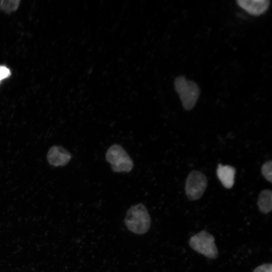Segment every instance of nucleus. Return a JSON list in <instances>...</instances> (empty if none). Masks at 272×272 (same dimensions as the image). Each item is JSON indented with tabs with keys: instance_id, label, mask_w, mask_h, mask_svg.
Wrapping results in <instances>:
<instances>
[{
	"instance_id": "obj_2",
	"label": "nucleus",
	"mask_w": 272,
	"mask_h": 272,
	"mask_svg": "<svg viewBox=\"0 0 272 272\" xmlns=\"http://www.w3.org/2000/svg\"><path fill=\"white\" fill-rule=\"evenodd\" d=\"M105 159L115 172H129L133 167V162L126 151L118 144L110 146L105 154Z\"/></svg>"
},
{
	"instance_id": "obj_11",
	"label": "nucleus",
	"mask_w": 272,
	"mask_h": 272,
	"mask_svg": "<svg viewBox=\"0 0 272 272\" xmlns=\"http://www.w3.org/2000/svg\"><path fill=\"white\" fill-rule=\"evenodd\" d=\"M19 2V1H2L0 7L1 9L6 12L14 11L18 8Z\"/></svg>"
},
{
	"instance_id": "obj_12",
	"label": "nucleus",
	"mask_w": 272,
	"mask_h": 272,
	"mask_svg": "<svg viewBox=\"0 0 272 272\" xmlns=\"http://www.w3.org/2000/svg\"><path fill=\"white\" fill-rule=\"evenodd\" d=\"M252 272H272V264L266 263L257 266Z\"/></svg>"
},
{
	"instance_id": "obj_13",
	"label": "nucleus",
	"mask_w": 272,
	"mask_h": 272,
	"mask_svg": "<svg viewBox=\"0 0 272 272\" xmlns=\"http://www.w3.org/2000/svg\"><path fill=\"white\" fill-rule=\"evenodd\" d=\"M11 75V71L5 66H0V82L9 77Z\"/></svg>"
},
{
	"instance_id": "obj_8",
	"label": "nucleus",
	"mask_w": 272,
	"mask_h": 272,
	"mask_svg": "<svg viewBox=\"0 0 272 272\" xmlns=\"http://www.w3.org/2000/svg\"><path fill=\"white\" fill-rule=\"evenodd\" d=\"M216 172L218 178L225 188L230 189L233 187L236 174L234 167L219 164Z\"/></svg>"
},
{
	"instance_id": "obj_7",
	"label": "nucleus",
	"mask_w": 272,
	"mask_h": 272,
	"mask_svg": "<svg viewBox=\"0 0 272 272\" xmlns=\"http://www.w3.org/2000/svg\"><path fill=\"white\" fill-rule=\"evenodd\" d=\"M238 5L250 15L259 16L268 9L269 1L267 0H238Z\"/></svg>"
},
{
	"instance_id": "obj_5",
	"label": "nucleus",
	"mask_w": 272,
	"mask_h": 272,
	"mask_svg": "<svg viewBox=\"0 0 272 272\" xmlns=\"http://www.w3.org/2000/svg\"><path fill=\"white\" fill-rule=\"evenodd\" d=\"M208 180L205 175L199 171H191L186 178L185 190L190 200L199 199L204 193L207 186Z\"/></svg>"
},
{
	"instance_id": "obj_10",
	"label": "nucleus",
	"mask_w": 272,
	"mask_h": 272,
	"mask_svg": "<svg viewBox=\"0 0 272 272\" xmlns=\"http://www.w3.org/2000/svg\"><path fill=\"white\" fill-rule=\"evenodd\" d=\"M272 161L271 160L265 162L262 166L261 171L265 179L271 182L272 181Z\"/></svg>"
},
{
	"instance_id": "obj_9",
	"label": "nucleus",
	"mask_w": 272,
	"mask_h": 272,
	"mask_svg": "<svg viewBox=\"0 0 272 272\" xmlns=\"http://www.w3.org/2000/svg\"><path fill=\"white\" fill-rule=\"evenodd\" d=\"M257 205L259 211L263 214H267L272 210V191L270 189H264L259 193Z\"/></svg>"
},
{
	"instance_id": "obj_3",
	"label": "nucleus",
	"mask_w": 272,
	"mask_h": 272,
	"mask_svg": "<svg viewBox=\"0 0 272 272\" xmlns=\"http://www.w3.org/2000/svg\"><path fill=\"white\" fill-rule=\"evenodd\" d=\"M174 86L184 109L188 111L191 110L199 95L200 91L197 84L187 80L184 76H179L175 79Z\"/></svg>"
},
{
	"instance_id": "obj_6",
	"label": "nucleus",
	"mask_w": 272,
	"mask_h": 272,
	"mask_svg": "<svg viewBox=\"0 0 272 272\" xmlns=\"http://www.w3.org/2000/svg\"><path fill=\"white\" fill-rule=\"evenodd\" d=\"M72 155L70 153L59 146H53L49 150L47 159L49 163L55 167L64 166L71 160Z\"/></svg>"
},
{
	"instance_id": "obj_1",
	"label": "nucleus",
	"mask_w": 272,
	"mask_h": 272,
	"mask_svg": "<svg viewBox=\"0 0 272 272\" xmlns=\"http://www.w3.org/2000/svg\"><path fill=\"white\" fill-rule=\"evenodd\" d=\"M124 222L130 231L141 235L148 231L151 220L145 206L140 203L132 206L127 210Z\"/></svg>"
},
{
	"instance_id": "obj_4",
	"label": "nucleus",
	"mask_w": 272,
	"mask_h": 272,
	"mask_svg": "<svg viewBox=\"0 0 272 272\" xmlns=\"http://www.w3.org/2000/svg\"><path fill=\"white\" fill-rule=\"evenodd\" d=\"M215 241V238L212 234L205 230H202L190 238L189 245L197 253L208 258L215 259L218 255Z\"/></svg>"
}]
</instances>
